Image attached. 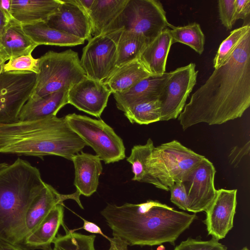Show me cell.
Segmentation results:
<instances>
[{
    "label": "cell",
    "mask_w": 250,
    "mask_h": 250,
    "mask_svg": "<svg viewBox=\"0 0 250 250\" xmlns=\"http://www.w3.org/2000/svg\"><path fill=\"white\" fill-rule=\"evenodd\" d=\"M128 0H94L88 13L92 36L104 32L123 10Z\"/></svg>",
    "instance_id": "d4e9b609"
},
{
    "label": "cell",
    "mask_w": 250,
    "mask_h": 250,
    "mask_svg": "<svg viewBox=\"0 0 250 250\" xmlns=\"http://www.w3.org/2000/svg\"><path fill=\"white\" fill-rule=\"evenodd\" d=\"M45 184L39 169L26 160L0 168V240L22 244L27 210Z\"/></svg>",
    "instance_id": "277c9868"
},
{
    "label": "cell",
    "mask_w": 250,
    "mask_h": 250,
    "mask_svg": "<svg viewBox=\"0 0 250 250\" xmlns=\"http://www.w3.org/2000/svg\"><path fill=\"white\" fill-rule=\"evenodd\" d=\"M117 43L116 67L139 59L149 41L142 34L120 30Z\"/></svg>",
    "instance_id": "4316f807"
},
{
    "label": "cell",
    "mask_w": 250,
    "mask_h": 250,
    "mask_svg": "<svg viewBox=\"0 0 250 250\" xmlns=\"http://www.w3.org/2000/svg\"><path fill=\"white\" fill-rule=\"evenodd\" d=\"M38 59L34 58L32 54L22 55L10 59L3 66L2 72L25 71L38 73Z\"/></svg>",
    "instance_id": "d6a6232c"
},
{
    "label": "cell",
    "mask_w": 250,
    "mask_h": 250,
    "mask_svg": "<svg viewBox=\"0 0 250 250\" xmlns=\"http://www.w3.org/2000/svg\"><path fill=\"white\" fill-rule=\"evenodd\" d=\"M215 168L205 157L183 177L184 186L188 201L187 211L196 213L205 211L214 200Z\"/></svg>",
    "instance_id": "7c38bea8"
},
{
    "label": "cell",
    "mask_w": 250,
    "mask_h": 250,
    "mask_svg": "<svg viewBox=\"0 0 250 250\" xmlns=\"http://www.w3.org/2000/svg\"><path fill=\"white\" fill-rule=\"evenodd\" d=\"M27 36L38 46L51 45L73 46L84 43L85 41L50 27L45 22L22 25Z\"/></svg>",
    "instance_id": "cb8c5ba5"
},
{
    "label": "cell",
    "mask_w": 250,
    "mask_h": 250,
    "mask_svg": "<svg viewBox=\"0 0 250 250\" xmlns=\"http://www.w3.org/2000/svg\"><path fill=\"white\" fill-rule=\"evenodd\" d=\"M237 190L217 189L212 202L205 211L204 221L208 235L218 240L224 239L233 227Z\"/></svg>",
    "instance_id": "4fadbf2b"
},
{
    "label": "cell",
    "mask_w": 250,
    "mask_h": 250,
    "mask_svg": "<svg viewBox=\"0 0 250 250\" xmlns=\"http://www.w3.org/2000/svg\"><path fill=\"white\" fill-rule=\"evenodd\" d=\"M6 61L0 55V74L2 72L3 66Z\"/></svg>",
    "instance_id": "f6af8a7d"
},
{
    "label": "cell",
    "mask_w": 250,
    "mask_h": 250,
    "mask_svg": "<svg viewBox=\"0 0 250 250\" xmlns=\"http://www.w3.org/2000/svg\"><path fill=\"white\" fill-rule=\"evenodd\" d=\"M250 13V0H235V17L236 21L239 19H246L249 17Z\"/></svg>",
    "instance_id": "8d00e7d4"
},
{
    "label": "cell",
    "mask_w": 250,
    "mask_h": 250,
    "mask_svg": "<svg viewBox=\"0 0 250 250\" xmlns=\"http://www.w3.org/2000/svg\"><path fill=\"white\" fill-rule=\"evenodd\" d=\"M156 250H166L165 246L162 244L160 245L156 249Z\"/></svg>",
    "instance_id": "bcb514c9"
},
{
    "label": "cell",
    "mask_w": 250,
    "mask_h": 250,
    "mask_svg": "<svg viewBox=\"0 0 250 250\" xmlns=\"http://www.w3.org/2000/svg\"><path fill=\"white\" fill-rule=\"evenodd\" d=\"M169 75L165 72L161 76L149 75L127 90L113 93L117 108L124 112L135 104L158 99Z\"/></svg>",
    "instance_id": "ac0fdd59"
},
{
    "label": "cell",
    "mask_w": 250,
    "mask_h": 250,
    "mask_svg": "<svg viewBox=\"0 0 250 250\" xmlns=\"http://www.w3.org/2000/svg\"><path fill=\"white\" fill-rule=\"evenodd\" d=\"M121 30L92 37L83 49L80 60L87 78L104 83L116 68L117 43Z\"/></svg>",
    "instance_id": "9c48e42d"
},
{
    "label": "cell",
    "mask_w": 250,
    "mask_h": 250,
    "mask_svg": "<svg viewBox=\"0 0 250 250\" xmlns=\"http://www.w3.org/2000/svg\"><path fill=\"white\" fill-rule=\"evenodd\" d=\"M46 23L51 28L84 41L92 38L88 15L71 0H62L58 11Z\"/></svg>",
    "instance_id": "9a60e30c"
},
{
    "label": "cell",
    "mask_w": 250,
    "mask_h": 250,
    "mask_svg": "<svg viewBox=\"0 0 250 250\" xmlns=\"http://www.w3.org/2000/svg\"><path fill=\"white\" fill-rule=\"evenodd\" d=\"M112 235L128 245H174L179 236L197 218L158 201L149 200L121 206L108 204L101 211Z\"/></svg>",
    "instance_id": "7a4b0ae2"
},
{
    "label": "cell",
    "mask_w": 250,
    "mask_h": 250,
    "mask_svg": "<svg viewBox=\"0 0 250 250\" xmlns=\"http://www.w3.org/2000/svg\"><path fill=\"white\" fill-rule=\"evenodd\" d=\"M111 93L104 83L86 77L68 90V104L79 110L100 118Z\"/></svg>",
    "instance_id": "5bb4252c"
},
{
    "label": "cell",
    "mask_w": 250,
    "mask_h": 250,
    "mask_svg": "<svg viewBox=\"0 0 250 250\" xmlns=\"http://www.w3.org/2000/svg\"><path fill=\"white\" fill-rule=\"evenodd\" d=\"M11 0H0V8L9 20L12 19L10 14Z\"/></svg>",
    "instance_id": "b9f144b4"
},
{
    "label": "cell",
    "mask_w": 250,
    "mask_h": 250,
    "mask_svg": "<svg viewBox=\"0 0 250 250\" xmlns=\"http://www.w3.org/2000/svg\"><path fill=\"white\" fill-rule=\"evenodd\" d=\"M68 90L60 91L38 98H29L21 108L20 121H30L56 116L68 104Z\"/></svg>",
    "instance_id": "603a6c76"
},
{
    "label": "cell",
    "mask_w": 250,
    "mask_h": 250,
    "mask_svg": "<svg viewBox=\"0 0 250 250\" xmlns=\"http://www.w3.org/2000/svg\"><path fill=\"white\" fill-rule=\"evenodd\" d=\"M0 250H25L20 245L0 240Z\"/></svg>",
    "instance_id": "7bdbcfd3"
},
{
    "label": "cell",
    "mask_w": 250,
    "mask_h": 250,
    "mask_svg": "<svg viewBox=\"0 0 250 250\" xmlns=\"http://www.w3.org/2000/svg\"><path fill=\"white\" fill-rule=\"evenodd\" d=\"M198 72L194 63L169 72L158 99L161 107L160 121L178 117L196 83Z\"/></svg>",
    "instance_id": "8fae6325"
},
{
    "label": "cell",
    "mask_w": 250,
    "mask_h": 250,
    "mask_svg": "<svg viewBox=\"0 0 250 250\" xmlns=\"http://www.w3.org/2000/svg\"><path fill=\"white\" fill-rule=\"evenodd\" d=\"M169 32L172 43L179 42L187 45L201 55L204 50L205 35L199 24L196 22L183 26H172Z\"/></svg>",
    "instance_id": "f1b7e54d"
},
{
    "label": "cell",
    "mask_w": 250,
    "mask_h": 250,
    "mask_svg": "<svg viewBox=\"0 0 250 250\" xmlns=\"http://www.w3.org/2000/svg\"><path fill=\"white\" fill-rule=\"evenodd\" d=\"M172 26L159 0H128L122 12L103 33L118 30L133 31L143 34L149 42Z\"/></svg>",
    "instance_id": "ba28073f"
},
{
    "label": "cell",
    "mask_w": 250,
    "mask_h": 250,
    "mask_svg": "<svg viewBox=\"0 0 250 250\" xmlns=\"http://www.w3.org/2000/svg\"><path fill=\"white\" fill-rule=\"evenodd\" d=\"M241 250H249V249L247 247H245Z\"/></svg>",
    "instance_id": "c3c4849f"
},
{
    "label": "cell",
    "mask_w": 250,
    "mask_h": 250,
    "mask_svg": "<svg viewBox=\"0 0 250 250\" xmlns=\"http://www.w3.org/2000/svg\"><path fill=\"white\" fill-rule=\"evenodd\" d=\"M38 59V73L30 98L69 90L86 77L78 53L72 49L48 51Z\"/></svg>",
    "instance_id": "5b68a950"
},
{
    "label": "cell",
    "mask_w": 250,
    "mask_h": 250,
    "mask_svg": "<svg viewBox=\"0 0 250 250\" xmlns=\"http://www.w3.org/2000/svg\"><path fill=\"white\" fill-rule=\"evenodd\" d=\"M83 222V227L81 228H79L77 229H75L74 230H72L73 231H75V230H77L79 229H83L91 233L92 234H101L106 239H108V236H106L102 231V229L97 224H95L93 222L88 221L87 220H85L84 219L80 217Z\"/></svg>",
    "instance_id": "f35d334b"
},
{
    "label": "cell",
    "mask_w": 250,
    "mask_h": 250,
    "mask_svg": "<svg viewBox=\"0 0 250 250\" xmlns=\"http://www.w3.org/2000/svg\"><path fill=\"white\" fill-rule=\"evenodd\" d=\"M64 235L57 234L54 240L52 250H96V235H85L68 230Z\"/></svg>",
    "instance_id": "4dcf8cb0"
},
{
    "label": "cell",
    "mask_w": 250,
    "mask_h": 250,
    "mask_svg": "<svg viewBox=\"0 0 250 250\" xmlns=\"http://www.w3.org/2000/svg\"><path fill=\"white\" fill-rule=\"evenodd\" d=\"M124 113L131 124L148 125L160 121L161 107L157 99L135 104L127 108Z\"/></svg>",
    "instance_id": "f546056e"
},
{
    "label": "cell",
    "mask_w": 250,
    "mask_h": 250,
    "mask_svg": "<svg viewBox=\"0 0 250 250\" xmlns=\"http://www.w3.org/2000/svg\"><path fill=\"white\" fill-rule=\"evenodd\" d=\"M75 169L74 184L81 195L89 197L97 191L102 173L101 160L97 155L82 151L71 158Z\"/></svg>",
    "instance_id": "e0dca14e"
},
{
    "label": "cell",
    "mask_w": 250,
    "mask_h": 250,
    "mask_svg": "<svg viewBox=\"0 0 250 250\" xmlns=\"http://www.w3.org/2000/svg\"><path fill=\"white\" fill-rule=\"evenodd\" d=\"M64 117L70 128L105 164L125 158V148L122 139L103 120L74 113Z\"/></svg>",
    "instance_id": "52a82bcc"
},
{
    "label": "cell",
    "mask_w": 250,
    "mask_h": 250,
    "mask_svg": "<svg viewBox=\"0 0 250 250\" xmlns=\"http://www.w3.org/2000/svg\"><path fill=\"white\" fill-rule=\"evenodd\" d=\"M172 44L168 28L162 31L147 44L139 60L150 75L161 76L166 72L167 60Z\"/></svg>",
    "instance_id": "7402d4cb"
},
{
    "label": "cell",
    "mask_w": 250,
    "mask_h": 250,
    "mask_svg": "<svg viewBox=\"0 0 250 250\" xmlns=\"http://www.w3.org/2000/svg\"></svg>",
    "instance_id": "681fc988"
},
{
    "label": "cell",
    "mask_w": 250,
    "mask_h": 250,
    "mask_svg": "<svg viewBox=\"0 0 250 250\" xmlns=\"http://www.w3.org/2000/svg\"><path fill=\"white\" fill-rule=\"evenodd\" d=\"M37 46L25 33L22 24L13 18L8 21L0 41V55L6 61L32 54Z\"/></svg>",
    "instance_id": "44dd1931"
},
{
    "label": "cell",
    "mask_w": 250,
    "mask_h": 250,
    "mask_svg": "<svg viewBox=\"0 0 250 250\" xmlns=\"http://www.w3.org/2000/svg\"><path fill=\"white\" fill-rule=\"evenodd\" d=\"M86 146L64 117L0 124V153L42 159L54 155L71 160Z\"/></svg>",
    "instance_id": "3957f363"
},
{
    "label": "cell",
    "mask_w": 250,
    "mask_h": 250,
    "mask_svg": "<svg viewBox=\"0 0 250 250\" xmlns=\"http://www.w3.org/2000/svg\"><path fill=\"white\" fill-rule=\"evenodd\" d=\"M249 150L250 141H248V142L242 147H234L229 155L231 164L237 165L241 159L246 155L247 153H249Z\"/></svg>",
    "instance_id": "74e56055"
},
{
    "label": "cell",
    "mask_w": 250,
    "mask_h": 250,
    "mask_svg": "<svg viewBox=\"0 0 250 250\" xmlns=\"http://www.w3.org/2000/svg\"><path fill=\"white\" fill-rule=\"evenodd\" d=\"M110 242V248L108 250H128V245L119 237L113 236L107 239Z\"/></svg>",
    "instance_id": "ab89813d"
},
{
    "label": "cell",
    "mask_w": 250,
    "mask_h": 250,
    "mask_svg": "<svg viewBox=\"0 0 250 250\" xmlns=\"http://www.w3.org/2000/svg\"><path fill=\"white\" fill-rule=\"evenodd\" d=\"M250 31L249 24L232 31L229 36L220 45L213 59L214 69L219 67L229 58L233 50L244 37Z\"/></svg>",
    "instance_id": "1f68e13d"
},
{
    "label": "cell",
    "mask_w": 250,
    "mask_h": 250,
    "mask_svg": "<svg viewBox=\"0 0 250 250\" xmlns=\"http://www.w3.org/2000/svg\"><path fill=\"white\" fill-rule=\"evenodd\" d=\"M250 105V31L229 58L191 95L178 116L183 129L241 117Z\"/></svg>",
    "instance_id": "6da1fadb"
},
{
    "label": "cell",
    "mask_w": 250,
    "mask_h": 250,
    "mask_svg": "<svg viewBox=\"0 0 250 250\" xmlns=\"http://www.w3.org/2000/svg\"><path fill=\"white\" fill-rule=\"evenodd\" d=\"M152 140L149 138L145 145L133 146L126 161L131 165L133 177L132 180L148 183L147 163L154 148Z\"/></svg>",
    "instance_id": "83f0119b"
},
{
    "label": "cell",
    "mask_w": 250,
    "mask_h": 250,
    "mask_svg": "<svg viewBox=\"0 0 250 250\" xmlns=\"http://www.w3.org/2000/svg\"><path fill=\"white\" fill-rule=\"evenodd\" d=\"M227 247L212 237L208 241L188 238L182 241L173 250H227Z\"/></svg>",
    "instance_id": "836d02e7"
},
{
    "label": "cell",
    "mask_w": 250,
    "mask_h": 250,
    "mask_svg": "<svg viewBox=\"0 0 250 250\" xmlns=\"http://www.w3.org/2000/svg\"><path fill=\"white\" fill-rule=\"evenodd\" d=\"M170 191V201L179 208L188 210V201L184 186L181 182L177 183L171 187L169 189Z\"/></svg>",
    "instance_id": "d590c367"
},
{
    "label": "cell",
    "mask_w": 250,
    "mask_h": 250,
    "mask_svg": "<svg viewBox=\"0 0 250 250\" xmlns=\"http://www.w3.org/2000/svg\"><path fill=\"white\" fill-rule=\"evenodd\" d=\"M204 157L175 140L155 146L147 163L148 183L168 191Z\"/></svg>",
    "instance_id": "8992f818"
},
{
    "label": "cell",
    "mask_w": 250,
    "mask_h": 250,
    "mask_svg": "<svg viewBox=\"0 0 250 250\" xmlns=\"http://www.w3.org/2000/svg\"><path fill=\"white\" fill-rule=\"evenodd\" d=\"M61 3V0H11L10 14L22 25L46 22Z\"/></svg>",
    "instance_id": "d6986e66"
},
{
    "label": "cell",
    "mask_w": 250,
    "mask_h": 250,
    "mask_svg": "<svg viewBox=\"0 0 250 250\" xmlns=\"http://www.w3.org/2000/svg\"><path fill=\"white\" fill-rule=\"evenodd\" d=\"M149 75L137 59L116 67L104 83L113 94L127 90Z\"/></svg>",
    "instance_id": "484cf974"
},
{
    "label": "cell",
    "mask_w": 250,
    "mask_h": 250,
    "mask_svg": "<svg viewBox=\"0 0 250 250\" xmlns=\"http://www.w3.org/2000/svg\"><path fill=\"white\" fill-rule=\"evenodd\" d=\"M235 0H219L218 6L219 18L222 24L230 30L236 21L235 17Z\"/></svg>",
    "instance_id": "e575fe53"
},
{
    "label": "cell",
    "mask_w": 250,
    "mask_h": 250,
    "mask_svg": "<svg viewBox=\"0 0 250 250\" xmlns=\"http://www.w3.org/2000/svg\"><path fill=\"white\" fill-rule=\"evenodd\" d=\"M80 195L77 190L71 194H61L52 186L45 183L44 188L27 210L25 217L26 237L38 227L57 205L63 204L66 200H75L83 209Z\"/></svg>",
    "instance_id": "2e32d148"
},
{
    "label": "cell",
    "mask_w": 250,
    "mask_h": 250,
    "mask_svg": "<svg viewBox=\"0 0 250 250\" xmlns=\"http://www.w3.org/2000/svg\"><path fill=\"white\" fill-rule=\"evenodd\" d=\"M63 204L57 205L38 227L24 240L22 244L32 249L52 250L51 244L56 238L61 226L66 231L63 222Z\"/></svg>",
    "instance_id": "ffe728a7"
},
{
    "label": "cell",
    "mask_w": 250,
    "mask_h": 250,
    "mask_svg": "<svg viewBox=\"0 0 250 250\" xmlns=\"http://www.w3.org/2000/svg\"><path fill=\"white\" fill-rule=\"evenodd\" d=\"M36 74L9 71L0 74V124L19 120L21 108L33 91Z\"/></svg>",
    "instance_id": "30bf717a"
},
{
    "label": "cell",
    "mask_w": 250,
    "mask_h": 250,
    "mask_svg": "<svg viewBox=\"0 0 250 250\" xmlns=\"http://www.w3.org/2000/svg\"><path fill=\"white\" fill-rule=\"evenodd\" d=\"M71 1L79 6L87 15L92 5L94 0H71Z\"/></svg>",
    "instance_id": "60d3db41"
},
{
    "label": "cell",
    "mask_w": 250,
    "mask_h": 250,
    "mask_svg": "<svg viewBox=\"0 0 250 250\" xmlns=\"http://www.w3.org/2000/svg\"><path fill=\"white\" fill-rule=\"evenodd\" d=\"M8 164L6 163H0V168L7 166Z\"/></svg>",
    "instance_id": "7dc6e473"
},
{
    "label": "cell",
    "mask_w": 250,
    "mask_h": 250,
    "mask_svg": "<svg viewBox=\"0 0 250 250\" xmlns=\"http://www.w3.org/2000/svg\"><path fill=\"white\" fill-rule=\"evenodd\" d=\"M9 20L4 13L0 8V41L5 27Z\"/></svg>",
    "instance_id": "ee69618b"
}]
</instances>
